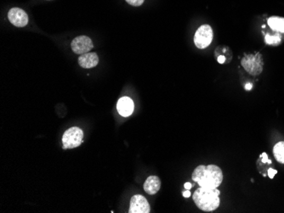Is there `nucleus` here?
<instances>
[{
  "mask_svg": "<svg viewBox=\"0 0 284 213\" xmlns=\"http://www.w3.org/2000/svg\"><path fill=\"white\" fill-rule=\"evenodd\" d=\"M268 25L273 31L284 33V18L273 16L268 19Z\"/></svg>",
  "mask_w": 284,
  "mask_h": 213,
  "instance_id": "f8f14e48",
  "label": "nucleus"
},
{
  "mask_svg": "<svg viewBox=\"0 0 284 213\" xmlns=\"http://www.w3.org/2000/svg\"><path fill=\"white\" fill-rule=\"evenodd\" d=\"M261 157H262V161H263L264 163H266V162H268V163H271V161H270V160L268 159V156H267V153H263V154L261 155Z\"/></svg>",
  "mask_w": 284,
  "mask_h": 213,
  "instance_id": "f3484780",
  "label": "nucleus"
},
{
  "mask_svg": "<svg viewBox=\"0 0 284 213\" xmlns=\"http://www.w3.org/2000/svg\"><path fill=\"white\" fill-rule=\"evenodd\" d=\"M191 179L203 188L217 189L223 181V172L217 166L200 165L195 169Z\"/></svg>",
  "mask_w": 284,
  "mask_h": 213,
  "instance_id": "f257e3e1",
  "label": "nucleus"
},
{
  "mask_svg": "<svg viewBox=\"0 0 284 213\" xmlns=\"http://www.w3.org/2000/svg\"><path fill=\"white\" fill-rule=\"evenodd\" d=\"M72 49L77 55H84L93 48L92 40L87 36H79L73 39L72 44Z\"/></svg>",
  "mask_w": 284,
  "mask_h": 213,
  "instance_id": "423d86ee",
  "label": "nucleus"
},
{
  "mask_svg": "<svg viewBox=\"0 0 284 213\" xmlns=\"http://www.w3.org/2000/svg\"><path fill=\"white\" fill-rule=\"evenodd\" d=\"M184 187H185V189L190 190L191 189V187H192V184H191V183H186Z\"/></svg>",
  "mask_w": 284,
  "mask_h": 213,
  "instance_id": "aec40b11",
  "label": "nucleus"
},
{
  "mask_svg": "<svg viewBox=\"0 0 284 213\" xmlns=\"http://www.w3.org/2000/svg\"><path fill=\"white\" fill-rule=\"evenodd\" d=\"M83 132L81 128L73 127L67 129L63 136V149L77 148L83 143Z\"/></svg>",
  "mask_w": 284,
  "mask_h": 213,
  "instance_id": "7ed1b4c3",
  "label": "nucleus"
},
{
  "mask_svg": "<svg viewBox=\"0 0 284 213\" xmlns=\"http://www.w3.org/2000/svg\"><path fill=\"white\" fill-rule=\"evenodd\" d=\"M242 65L250 74L253 76H258L263 71V59L259 53L254 55H248L242 60Z\"/></svg>",
  "mask_w": 284,
  "mask_h": 213,
  "instance_id": "20e7f679",
  "label": "nucleus"
},
{
  "mask_svg": "<svg viewBox=\"0 0 284 213\" xmlns=\"http://www.w3.org/2000/svg\"><path fill=\"white\" fill-rule=\"evenodd\" d=\"M161 188V181L157 176H150L144 183V190L148 195H155L159 191Z\"/></svg>",
  "mask_w": 284,
  "mask_h": 213,
  "instance_id": "9b49d317",
  "label": "nucleus"
},
{
  "mask_svg": "<svg viewBox=\"0 0 284 213\" xmlns=\"http://www.w3.org/2000/svg\"><path fill=\"white\" fill-rule=\"evenodd\" d=\"M252 87H253L252 83H247L246 85H245V90H248V91L251 90H252Z\"/></svg>",
  "mask_w": 284,
  "mask_h": 213,
  "instance_id": "412c9836",
  "label": "nucleus"
},
{
  "mask_svg": "<svg viewBox=\"0 0 284 213\" xmlns=\"http://www.w3.org/2000/svg\"><path fill=\"white\" fill-rule=\"evenodd\" d=\"M213 30L208 25H203L194 35L195 45L198 48H207L213 40Z\"/></svg>",
  "mask_w": 284,
  "mask_h": 213,
  "instance_id": "39448f33",
  "label": "nucleus"
},
{
  "mask_svg": "<svg viewBox=\"0 0 284 213\" xmlns=\"http://www.w3.org/2000/svg\"><path fill=\"white\" fill-rule=\"evenodd\" d=\"M266 43L269 45H280L281 37L278 35H266Z\"/></svg>",
  "mask_w": 284,
  "mask_h": 213,
  "instance_id": "4468645a",
  "label": "nucleus"
},
{
  "mask_svg": "<svg viewBox=\"0 0 284 213\" xmlns=\"http://www.w3.org/2000/svg\"><path fill=\"white\" fill-rule=\"evenodd\" d=\"M8 19L11 24L17 28L26 27L28 23V15L20 8H12L8 13Z\"/></svg>",
  "mask_w": 284,
  "mask_h": 213,
  "instance_id": "0eeeda50",
  "label": "nucleus"
},
{
  "mask_svg": "<svg viewBox=\"0 0 284 213\" xmlns=\"http://www.w3.org/2000/svg\"><path fill=\"white\" fill-rule=\"evenodd\" d=\"M134 108H135L134 102L128 97H123L121 99H119L117 104V110L122 117H129L133 113Z\"/></svg>",
  "mask_w": 284,
  "mask_h": 213,
  "instance_id": "1a4fd4ad",
  "label": "nucleus"
},
{
  "mask_svg": "<svg viewBox=\"0 0 284 213\" xmlns=\"http://www.w3.org/2000/svg\"><path fill=\"white\" fill-rule=\"evenodd\" d=\"M217 61H218V62L220 63V64H224L225 61V56H223V55H220V56H218V58H217Z\"/></svg>",
  "mask_w": 284,
  "mask_h": 213,
  "instance_id": "a211bd4d",
  "label": "nucleus"
},
{
  "mask_svg": "<svg viewBox=\"0 0 284 213\" xmlns=\"http://www.w3.org/2000/svg\"><path fill=\"white\" fill-rule=\"evenodd\" d=\"M277 173V170L275 169L270 168L268 170V176L270 179H273L274 176L276 175Z\"/></svg>",
  "mask_w": 284,
  "mask_h": 213,
  "instance_id": "dca6fc26",
  "label": "nucleus"
},
{
  "mask_svg": "<svg viewBox=\"0 0 284 213\" xmlns=\"http://www.w3.org/2000/svg\"><path fill=\"white\" fill-rule=\"evenodd\" d=\"M183 196L184 197H186V198H188V197L191 196V192L189 191V189H187V191H184Z\"/></svg>",
  "mask_w": 284,
  "mask_h": 213,
  "instance_id": "6ab92c4d",
  "label": "nucleus"
},
{
  "mask_svg": "<svg viewBox=\"0 0 284 213\" xmlns=\"http://www.w3.org/2000/svg\"><path fill=\"white\" fill-rule=\"evenodd\" d=\"M274 157L277 162L284 164V141L278 142L273 148Z\"/></svg>",
  "mask_w": 284,
  "mask_h": 213,
  "instance_id": "ddd939ff",
  "label": "nucleus"
},
{
  "mask_svg": "<svg viewBox=\"0 0 284 213\" xmlns=\"http://www.w3.org/2000/svg\"><path fill=\"white\" fill-rule=\"evenodd\" d=\"M129 213H149L150 205L144 196L136 195L131 198Z\"/></svg>",
  "mask_w": 284,
  "mask_h": 213,
  "instance_id": "6e6552de",
  "label": "nucleus"
},
{
  "mask_svg": "<svg viewBox=\"0 0 284 213\" xmlns=\"http://www.w3.org/2000/svg\"><path fill=\"white\" fill-rule=\"evenodd\" d=\"M196 206L204 212H213L220 206V191L217 189L200 187L192 196Z\"/></svg>",
  "mask_w": 284,
  "mask_h": 213,
  "instance_id": "f03ea898",
  "label": "nucleus"
},
{
  "mask_svg": "<svg viewBox=\"0 0 284 213\" xmlns=\"http://www.w3.org/2000/svg\"><path fill=\"white\" fill-rule=\"evenodd\" d=\"M98 62L99 58L95 53H86L84 55H80L79 58V64L84 69L93 68L97 65Z\"/></svg>",
  "mask_w": 284,
  "mask_h": 213,
  "instance_id": "9d476101",
  "label": "nucleus"
},
{
  "mask_svg": "<svg viewBox=\"0 0 284 213\" xmlns=\"http://www.w3.org/2000/svg\"><path fill=\"white\" fill-rule=\"evenodd\" d=\"M125 1L133 6H140L144 3L145 0H125Z\"/></svg>",
  "mask_w": 284,
  "mask_h": 213,
  "instance_id": "2eb2a0df",
  "label": "nucleus"
}]
</instances>
